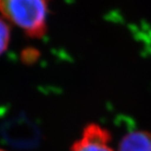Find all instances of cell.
I'll use <instances>...</instances> for the list:
<instances>
[{"instance_id":"cell-4","label":"cell","mask_w":151,"mask_h":151,"mask_svg":"<svg viewBox=\"0 0 151 151\" xmlns=\"http://www.w3.org/2000/svg\"><path fill=\"white\" fill-rule=\"evenodd\" d=\"M10 34H11V30L7 21L4 17H0V56L5 53L8 47Z\"/></svg>"},{"instance_id":"cell-5","label":"cell","mask_w":151,"mask_h":151,"mask_svg":"<svg viewBox=\"0 0 151 151\" xmlns=\"http://www.w3.org/2000/svg\"><path fill=\"white\" fill-rule=\"evenodd\" d=\"M0 151H6V150H4V149H0Z\"/></svg>"},{"instance_id":"cell-2","label":"cell","mask_w":151,"mask_h":151,"mask_svg":"<svg viewBox=\"0 0 151 151\" xmlns=\"http://www.w3.org/2000/svg\"><path fill=\"white\" fill-rule=\"evenodd\" d=\"M110 141V132L93 123L83 129L81 137L72 145L71 151H114L109 146Z\"/></svg>"},{"instance_id":"cell-1","label":"cell","mask_w":151,"mask_h":151,"mask_svg":"<svg viewBox=\"0 0 151 151\" xmlns=\"http://www.w3.org/2000/svg\"><path fill=\"white\" fill-rule=\"evenodd\" d=\"M48 0H0V14L32 38H41L47 29Z\"/></svg>"},{"instance_id":"cell-3","label":"cell","mask_w":151,"mask_h":151,"mask_svg":"<svg viewBox=\"0 0 151 151\" xmlns=\"http://www.w3.org/2000/svg\"><path fill=\"white\" fill-rule=\"evenodd\" d=\"M118 151H151V133L145 130L127 133L119 142Z\"/></svg>"}]
</instances>
